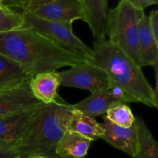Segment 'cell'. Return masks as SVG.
I'll use <instances>...</instances> for the list:
<instances>
[{
	"instance_id": "obj_2",
	"label": "cell",
	"mask_w": 158,
	"mask_h": 158,
	"mask_svg": "<svg viewBox=\"0 0 158 158\" xmlns=\"http://www.w3.org/2000/svg\"><path fill=\"white\" fill-rule=\"evenodd\" d=\"M88 63L106 73L110 85L123 89L130 103H140L149 107L158 106L157 92L148 83L142 69L120 48L106 40L94 42Z\"/></svg>"
},
{
	"instance_id": "obj_4",
	"label": "cell",
	"mask_w": 158,
	"mask_h": 158,
	"mask_svg": "<svg viewBox=\"0 0 158 158\" xmlns=\"http://www.w3.org/2000/svg\"><path fill=\"white\" fill-rule=\"evenodd\" d=\"M143 14L144 11L133 6L127 0H120L115 8L108 12L106 19L108 40L140 67L138 23Z\"/></svg>"
},
{
	"instance_id": "obj_9",
	"label": "cell",
	"mask_w": 158,
	"mask_h": 158,
	"mask_svg": "<svg viewBox=\"0 0 158 158\" xmlns=\"http://www.w3.org/2000/svg\"><path fill=\"white\" fill-rule=\"evenodd\" d=\"M32 13L45 19L73 23L84 19L81 0H52L35 9Z\"/></svg>"
},
{
	"instance_id": "obj_22",
	"label": "cell",
	"mask_w": 158,
	"mask_h": 158,
	"mask_svg": "<svg viewBox=\"0 0 158 158\" xmlns=\"http://www.w3.org/2000/svg\"><path fill=\"white\" fill-rule=\"evenodd\" d=\"M148 18H149V26L151 33L155 41L158 43V11L157 9L151 11Z\"/></svg>"
},
{
	"instance_id": "obj_13",
	"label": "cell",
	"mask_w": 158,
	"mask_h": 158,
	"mask_svg": "<svg viewBox=\"0 0 158 158\" xmlns=\"http://www.w3.org/2000/svg\"><path fill=\"white\" fill-rule=\"evenodd\" d=\"M123 102L116 100L111 95L110 89L91 93V95L78 103L71 105L73 110L80 111L89 117H98L106 114L113 105Z\"/></svg>"
},
{
	"instance_id": "obj_21",
	"label": "cell",
	"mask_w": 158,
	"mask_h": 158,
	"mask_svg": "<svg viewBox=\"0 0 158 158\" xmlns=\"http://www.w3.org/2000/svg\"><path fill=\"white\" fill-rule=\"evenodd\" d=\"M43 5V0H6L4 6L9 9H15L23 12H33L39 7Z\"/></svg>"
},
{
	"instance_id": "obj_17",
	"label": "cell",
	"mask_w": 158,
	"mask_h": 158,
	"mask_svg": "<svg viewBox=\"0 0 158 158\" xmlns=\"http://www.w3.org/2000/svg\"><path fill=\"white\" fill-rule=\"evenodd\" d=\"M31 78L18 63L0 54V92L20 86Z\"/></svg>"
},
{
	"instance_id": "obj_12",
	"label": "cell",
	"mask_w": 158,
	"mask_h": 158,
	"mask_svg": "<svg viewBox=\"0 0 158 158\" xmlns=\"http://www.w3.org/2000/svg\"><path fill=\"white\" fill-rule=\"evenodd\" d=\"M138 46L140 67L157 66L158 43L151 33L149 18L145 13L138 23Z\"/></svg>"
},
{
	"instance_id": "obj_24",
	"label": "cell",
	"mask_w": 158,
	"mask_h": 158,
	"mask_svg": "<svg viewBox=\"0 0 158 158\" xmlns=\"http://www.w3.org/2000/svg\"><path fill=\"white\" fill-rule=\"evenodd\" d=\"M0 158H19V156L15 149L0 147Z\"/></svg>"
},
{
	"instance_id": "obj_5",
	"label": "cell",
	"mask_w": 158,
	"mask_h": 158,
	"mask_svg": "<svg viewBox=\"0 0 158 158\" xmlns=\"http://www.w3.org/2000/svg\"><path fill=\"white\" fill-rule=\"evenodd\" d=\"M23 24L21 28H29L60 45L63 47L84 56L88 60L93 53L73 32V23H60L45 19L32 12H23Z\"/></svg>"
},
{
	"instance_id": "obj_19",
	"label": "cell",
	"mask_w": 158,
	"mask_h": 158,
	"mask_svg": "<svg viewBox=\"0 0 158 158\" xmlns=\"http://www.w3.org/2000/svg\"><path fill=\"white\" fill-rule=\"evenodd\" d=\"M107 119L122 127L129 128L134 125L135 117L127 103H118L113 105L106 111Z\"/></svg>"
},
{
	"instance_id": "obj_18",
	"label": "cell",
	"mask_w": 158,
	"mask_h": 158,
	"mask_svg": "<svg viewBox=\"0 0 158 158\" xmlns=\"http://www.w3.org/2000/svg\"><path fill=\"white\" fill-rule=\"evenodd\" d=\"M134 127L137 141L136 158H158V145L143 119L135 117Z\"/></svg>"
},
{
	"instance_id": "obj_26",
	"label": "cell",
	"mask_w": 158,
	"mask_h": 158,
	"mask_svg": "<svg viewBox=\"0 0 158 158\" xmlns=\"http://www.w3.org/2000/svg\"><path fill=\"white\" fill-rule=\"evenodd\" d=\"M51 1H52V0H43V5L46 4V3L49 2H51Z\"/></svg>"
},
{
	"instance_id": "obj_20",
	"label": "cell",
	"mask_w": 158,
	"mask_h": 158,
	"mask_svg": "<svg viewBox=\"0 0 158 158\" xmlns=\"http://www.w3.org/2000/svg\"><path fill=\"white\" fill-rule=\"evenodd\" d=\"M23 24L22 12L13 11L6 6L0 7V32L20 29Z\"/></svg>"
},
{
	"instance_id": "obj_6",
	"label": "cell",
	"mask_w": 158,
	"mask_h": 158,
	"mask_svg": "<svg viewBox=\"0 0 158 158\" xmlns=\"http://www.w3.org/2000/svg\"><path fill=\"white\" fill-rule=\"evenodd\" d=\"M58 77L60 86L83 89L91 93L110 87L106 73L100 68L88 62L58 73Z\"/></svg>"
},
{
	"instance_id": "obj_3",
	"label": "cell",
	"mask_w": 158,
	"mask_h": 158,
	"mask_svg": "<svg viewBox=\"0 0 158 158\" xmlns=\"http://www.w3.org/2000/svg\"><path fill=\"white\" fill-rule=\"evenodd\" d=\"M71 112V105L56 100L38 107L15 148L19 158H60L56 149L66 131Z\"/></svg>"
},
{
	"instance_id": "obj_7",
	"label": "cell",
	"mask_w": 158,
	"mask_h": 158,
	"mask_svg": "<svg viewBox=\"0 0 158 158\" xmlns=\"http://www.w3.org/2000/svg\"><path fill=\"white\" fill-rule=\"evenodd\" d=\"M38 107L0 117V147L15 150Z\"/></svg>"
},
{
	"instance_id": "obj_11",
	"label": "cell",
	"mask_w": 158,
	"mask_h": 158,
	"mask_svg": "<svg viewBox=\"0 0 158 158\" xmlns=\"http://www.w3.org/2000/svg\"><path fill=\"white\" fill-rule=\"evenodd\" d=\"M108 0H81L84 19L95 41L105 40L106 35Z\"/></svg>"
},
{
	"instance_id": "obj_25",
	"label": "cell",
	"mask_w": 158,
	"mask_h": 158,
	"mask_svg": "<svg viewBox=\"0 0 158 158\" xmlns=\"http://www.w3.org/2000/svg\"><path fill=\"white\" fill-rule=\"evenodd\" d=\"M6 1V0H0V7H2V6H4V2Z\"/></svg>"
},
{
	"instance_id": "obj_10",
	"label": "cell",
	"mask_w": 158,
	"mask_h": 158,
	"mask_svg": "<svg viewBox=\"0 0 158 158\" xmlns=\"http://www.w3.org/2000/svg\"><path fill=\"white\" fill-rule=\"evenodd\" d=\"M103 123H101V126L104 132L101 139L112 145L116 149L136 158L137 141L134 124L131 127L125 128L111 122L106 116H103Z\"/></svg>"
},
{
	"instance_id": "obj_8",
	"label": "cell",
	"mask_w": 158,
	"mask_h": 158,
	"mask_svg": "<svg viewBox=\"0 0 158 158\" xmlns=\"http://www.w3.org/2000/svg\"><path fill=\"white\" fill-rule=\"evenodd\" d=\"M31 79L20 86L0 92V117L43 105L31 91Z\"/></svg>"
},
{
	"instance_id": "obj_15",
	"label": "cell",
	"mask_w": 158,
	"mask_h": 158,
	"mask_svg": "<svg viewBox=\"0 0 158 158\" xmlns=\"http://www.w3.org/2000/svg\"><path fill=\"white\" fill-rule=\"evenodd\" d=\"M91 142L83 136L66 131L57 144L56 153L60 158H84Z\"/></svg>"
},
{
	"instance_id": "obj_14",
	"label": "cell",
	"mask_w": 158,
	"mask_h": 158,
	"mask_svg": "<svg viewBox=\"0 0 158 158\" xmlns=\"http://www.w3.org/2000/svg\"><path fill=\"white\" fill-rule=\"evenodd\" d=\"M60 86L58 73L50 72L39 74L30 80V88L34 97L43 104L53 103L58 97Z\"/></svg>"
},
{
	"instance_id": "obj_1",
	"label": "cell",
	"mask_w": 158,
	"mask_h": 158,
	"mask_svg": "<svg viewBox=\"0 0 158 158\" xmlns=\"http://www.w3.org/2000/svg\"><path fill=\"white\" fill-rule=\"evenodd\" d=\"M0 54L18 63L32 78L88 62L84 56L63 47L29 28L0 32Z\"/></svg>"
},
{
	"instance_id": "obj_27",
	"label": "cell",
	"mask_w": 158,
	"mask_h": 158,
	"mask_svg": "<svg viewBox=\"0 0 158 158\" xmlns=\"http://www.w3.org/2000/svg\"><path fill=\"white\" fill-rule=\"evenodd\" d=\"M28 158H47V157H40V156H35V157H30Z\"/></svg>"
},
{
	"instance_id": "obj_23",
	"label": "cell",
	"mask_w": 158,
	"mask_h": 158,
	"mask_svg": "<svg viewBox=\"0 0 158 158\" xmlns=\"http://www.w3.org/2000/svg\"><path fill=\"white\" fill-rule=\"evenodd\" d=\"M127 1L133 6L143 11H144V9L149 6L158 3V0H127Z\"/></svg>"
},
{
	"instance_id": "obj_16",
	"label": "cell",
	"mask_w": 158,
	"mask_h": 158,
	"mask_svg": "<svg viewBox=\"0 0 158 158\" xmlns=\"http://www.w3.org/2000/svg\"><path fill=\"white\" fill-rule=\"evenodd\" d=\"M66 131L78 134L92 141L101 138L104 132L101 123H99L94 117L73 109L66 126Z\"/></svg>"
}]
</instances>
